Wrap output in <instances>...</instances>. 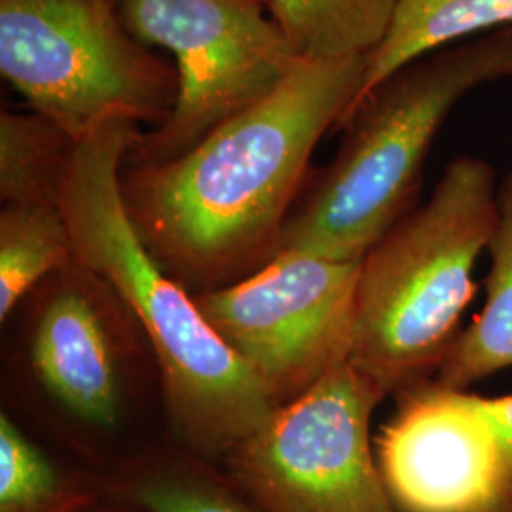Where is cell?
<instances>
[{
    "instance_id": "4fadbf2b",
    "label": "cell",
    "mask_w": 512,
    "mask_h": 512,
    "mask_svg": "<svg viewBox=\"0 0 512 512\" xmlns=\"http://www.w3.org/2000/svg\"><path fill=\"white\" fill-rule=\"evenodd\" d=\"M488 255L484 308L446 353L431 378L437 384L469 389L512 368V169L499 184V217Z\"/></svg>"
},
{
    "instance_id": "8fae6325",
    "label": "cell",
    "mask_w": 512,
    "mask_h": 512,
    "mask_svg": "<svg viewBox=\"0 0 512 512\" xmlns=\"http://www.w3.org/2000/svg\"><path fill=\"white\" fill-rule=\"evenodd\" d=\"M103 480L107 497L141 512H260L220 465L173 440L145 444Z\"/></svg>"
},
{
    "instance_id": "9a60e30c",
    "label": "cell",
    "mask_w": 512,
    "mask_h": 512,
    "mask_svg": "<svg viewBox=\"0 0 512 512\" xmlns=\"http://www.w3.org/2000/svg\"><path fill=\"white\" fill-rule=\"evenodd\" d=\"M399 0H268L270 18L304 61L370 55L384 40Z\"/></svg>"
},
{
    "instance_id": "d6986e66",
    "label": "cell",
    "mask_w": 512,
    "mask_h": 512,
    "mask_svg": "<svg viewBox=\"0 0 512 512\" xmlns=\"http://www.w3.org/2000/svg\"><path fill=\"white\" fill-rule=\"evenodd\" d=\"M84 512H141L137 511L135 507H131L128 503H122L118 499H112V497H101L95 505H92L90 509H86Z\"/></svg>"
},
{
    "instance_id": "ba28073f",
    "label": "cell",
    "mask_w": 512,
    "mask_h": 512,
    "mask_svg": "<svg viewBox=\"0 0 512 512\" xmlns=\"http://www.w3.org/2000/svg\"><path fill=\"white\" fill-rule=\"evenodd\" d=\"M25 357L40 393L80 437L78 450L109 471L107 450L128 425L154 361L147 336L124 300L78 260L35 293Z\"/></svg>"
},
{
    "instance_id": "ac0fdd59",
    "label": "cell",
    "mask_w": 512,
    "mask_h": 512,
    "mask_svg": "<svg viewBox=\"0 0 512 512\" xmlns=\"http://www.w3.org/2000/svg\"><path fill=\"white\" fill-rule=\"evenodd\" d=\"M488 401L499 431L503 456L501 484L490 512H512V393L501 397H488Z\"/></svg>"
},
{
    "instance_id": "e0dca14e",
    "label": "cell",
    "mask_w": 512,
    "mask_h": 512,
    "mask_svg": "<svg viewBox=\"0 0 512 512\" xmlns=\"http://www.w3.org/2000/svg\"><path fill=\"white\" fill-rule=\"evenodd\" d=\"M76 141L55 122L0 112V198L4 205H59L63 175Z\"/></svg>"
},
{
    "instance_id": "9c48e42d",
    "label": "cell",
    "mask_w": 512,
    "mask_h": 512,
    "mask_svg": "<svg viewBox=\"0 0 512 512\" xmlns=\"http://www.w3.org/2000/svg\"><path fill=\"white\" fill-rule=\"evenodd\" d=\"M361 260L283 249L255 274L194 294L209 327L279 406L349 361Z\"/></svg>"
},
{
    "instance_id": "52a82bcc",
    "label": "cell",
    "mask_w": 512,
    "mask_h": 512,
    "mask_svg": "<svg viewBox=\"0 0 512 512\" xmlns=\"http://www.w3.org/2000/svg\"><path fill=\"white\" fill-rule=\"evenodd\" d=\"M384 399L346 361L279 406L220 467L260 512H399L370 439Z\"/></svg>"
},
{
    "instance_id": "7a4b0ae2",
    "label": "cell",
    "mask_w": 512,
    "mask_h": 512,
    "mask_svg": "<svg viewBox=\"0 0 512 512\" xmlns=\"http://www.w3.org/2000/svg\"><path fill=\"white\" fill-rule=\"evenodd\" d=\"M141 137L135 120L112 118L76 141L59 209L76 260L109 283L147 336L171 440L220 465L279 404L209 327L194 294L148 253L129 219L122 171Z\"/></svg>"
},
{
    "instance_id": "5bb4252c",
    "label": "cell",
    "mask_w": 512,
    "mask_h": 512,
    "mask_svg": "<svg viewBox=\"0 0 512 512\" xmlns=\"http://www.w3.org/2000/svg\"><path fill=\"white\" fill-rule=\"evenodd\" d=\"M101 497V471L63 467L10 414H0V512H84Z\"/></svg>"
},
{
    "instance_id": "8992f818",
    "label": "cell",
    "mask_w": 512,
    "mask_h": 512,
    "mask_svg": "<svg viewBox=\"0 0 512 512\" xmlns=\"http://www.w3.org/2000/svg\"><path fill=\"white\" fill-rule=\"evenodd\" d=\"M129 33L169 50L179 92L128 165L165 164L274 93L304 63L266 8L249 0H118Z\"/></svg>"
},
{
    "instance_id": "6da1fadb",
    "label": "cell",
    "mask_w": 512,
    "mask_h": 512,
    "mask_svg": "<svg viewBox=\"0 0 512 512\" xmlns=\"http://www.w3.org/2000/svg\"><path fill=\"white\" fill-rule=\"evenodd\" d=\"M368 55L304 61L274 93L165 164L124 165L139 238L192 294L255 274L279 251L310 181L311 154L340 131L365 84Z\"/></svg>"
},
{
    "instance_id": "7c38bea8",
    "label": "cell",
    "mask_w": 512,
    "mask_h": 512,
    "mask_svg": "<svg viewBox=\"0 0 512 512\" xmlns=\"http://www.w3.org/2000/svg\"><path fill=\"white\" fill-rule=\"evenodd\" d=\"M505 27H512V0H399L384 40L368 55L363 90L340 129L370 93L410 63Z\"/></svg>"
},
{
    "instance_id": "277c9868",
    "label": "cell",
    "mask_w": 512,
    "mask_h": 512,
    "mask_svg": "<svg viewBox=\"0 0 512 512\" xmlns=\"http://www.w3.org/2000/svg\"><path fill=\"white\" fill-rule=\"evenodd\" d=\"M499 217L492 165L458 156L427 202L361 260L349 363L387 395L435 376L476 293Z\"/></svg>"
},
{
    "instance_id": "30bf717a",
    "label": "cell",
    "mask_w": 512,
    "mask_h": 512,
    "mask_svg": "<svg viewBox=\"0 0 512 512\" xmlns=\"http://www.w3.org/2000/svg\"><path fill=\"white\" fill-rule=\"evenodd\" d=\"M376 459L399 512L492 511L503 456L488 397L435 380L404 389Z\"/></svg>"
},
{
    "instance_id": "ffe728a7",
    "label": "cell",
    "mask_w": 512,
    "mask_h": 512,
    "mask_svg": "<svg viewBox=\"0 0 512 512\" xmlns=\"http://www.w3.org/2000/svg\"><path fill=\"white\" fill-rule=\"evenodd\" d=\"M249 2H255V4H260V6H268V0H249Z\"/></svg>"
},
{
    "instance_id": "5b68a950",
    "label": "cell",
    "mask_w": 512,
    "mask_h": 512,
    "mask_svg": "<svg viewBox=\"0 0 512 512\" xmlns=\"http://www.w3.org/2000/svg\"><path fill=\"white\" fill-rule=\"evenodd\" d=\"M0 73L74 141L112 118L156 128L179 92L177 71L129 33L118 0H0Z\"/></svg>"
},
{
    "instance_id": "3957f363",
    "label": "cell",
    "mask_w": 512,
    "mask_h": 512,
    "mask_svg": "<svg viewBox=\"0 0 512 512\" xmlns=\"http://www.w3.org/2000/svg\"><path fill=\"white\" fill-rule=\"evenodd\" d=\"M512 78V27L425 55L355 109L285 224L281 251L355 262L414 209L442 124L476 88Z\"/></svg>"
},
{
    "instance_id": "2e32d148",
    "label": "cell",
    "mask_w": 512,
    "mask_h": 512,
    "mask_svg": "<svg viewBox=\"0 0 512 512\" xmlns=\"http://www.w3.org/2000/svg\"><path fill=\"white\" fill-rule=\"evenodd\" d=\"M74 260L59 205L6 203L0 211V319L8 321L21 300Z\"/></svg>"
}]
</instances>
